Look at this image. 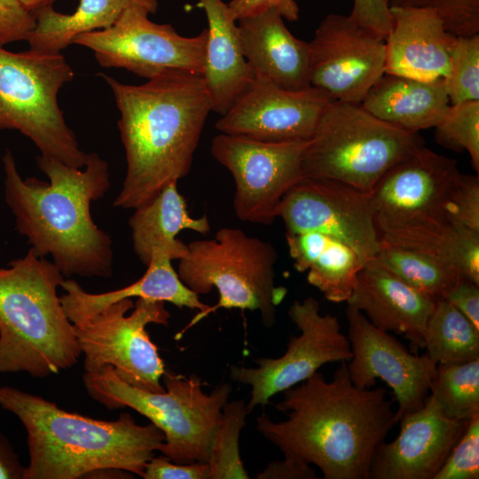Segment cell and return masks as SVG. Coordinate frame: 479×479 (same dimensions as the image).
Segmentation results:
<instances>
[{
  "label": "cell",
  "mask_w": 479,
  "mask_h": 479,
  "mask_svg": "<svg viewBox=\"0 0 479 479\" xmlns=\"http://www.w3.org/2000/svg\"><path fill=\"white\" fill-rule=\"evenodd\" d=\"M333 376L316 372L283 391L274 407L287 419L274 422L263 413L256 429L284 455L317 466L325 479H370L373 454L397 424L393 402L381 387L354 385L347 362Z\"/></svg>",
  "instance_id": "obj_1"
},
{
  "label": "cell",
  "mask_w": 479,
  "mask_h": 479,
  "mask_svg": "<svg viewBox=\"0 0 479 479\" xmlns=\"http://www.w3.org/2000/svg\"><path fill=\"white\" fill-rule=\"evenodd\" d=\"M120 113L126 173L114 206L135 209L191 170L212 103L202 75L164 72L140 85L98 74Z\"/></svg>",
  "instance_id": "obj_2"
},
{
  "label": "cell",
  "mask_w": 479,
  "mask_h": 479,
  "mask_svg": "<svg viewBox=\"0 0 479 479\" xmlns=\"http://www.w3.org/2000/svg\"><path fill=\"white\" fill-rule=\"evenodd\" d=\"M4 198L18 232L40 256H51L65 278H109L114 269L111 237L94 223L90 205L110 188L107 161L88 153L83 168L39 155L36 163L49 182L22 178L14 156L2 157Z\"/></svg>",
  "instance_id": "obj_3"
},
{
  "label": "cell",
  "mask_w": 479,
  "mask_h": 479,
  "mask_svg": "<svg viewBox=\"0 0 479 479\" xmlns=\"http://www.w3.org/2000/svg\"><path fill=\"white\" fill-rule=\"evenodd\" d=\"M0 406L16 415L27 434L24 479L87 478L104 468L142 477L165 440L154 424L138 425L129 413L112 421L95 420L8 386L0 388Z\"/></svg>",
  "instance_id": "obj_4"
},
{
  "label": "cell",
  "mask_w": 479,
  "mask_h": 479,
  "mask_svg": "<svg viewBox=\"0 0 479 479\" xmlns=\"http://www.w3.org/2000/svg\"><path fill=\"white\" fill-rule=\"evenodd\" d=\"M65 279L31 247L0 267V373L44 378L77 363L75 326L57 294Z\"/></svg>",
  "instance_id": "obj_5"
},
{
  "label": "cell",
  "mask_w": 479,
  "mask_h": 479,
  "mask_svg": "<svg viewBox=\"0 0 479 479\" xmlns=\"http://www.w3.org/2000/svg\"><path fill=\"white\" fill-rule=\"evenodd\" d=\"M82 381L89 396L106 408L130 407L149 419L165 436L159 452L177 464L208 463L223 407L232 389L224 383L206 394L198 375L165 370L161 377L165 391H147L123 381L109 365L96 373L85 372Z\"/></svg>",
  "instance_id": "obj_6"
},
{
  "label": "cell",
  "mask_w": 479,
  "mask_h": 479,
  "mask_svg": "<svg viewBox=\"0 0 479 479\" xmlns=\"http://www.w3.org/2000/svg\"><path fill=\"white\" fill-rule=\"evenodd\" d=\"M274 246L238 228L224 227L210 240L192 241L178 261L177 275L197 294L216 288V304L197 313L178 335L216 310L240 309L259 311L265 327L273 326L277 307L287 289L275 286Z\"/></svg>",
  "instance_id": "obj_7"
},
{
  "label": "cell",
  "mask_w": 479,
  "mask_h": 479,
  "mask_svg": "<svg viewBox=\"0 0 479 479\" xmlns=\"http://www.w3.org/2000/svg\"><path fill=\"white\" fill-rule=\"evenodd\" d=\"M422 146L418 132L385 122L360 105L332 100L303 152L302 175L371 192L393 166Z\"/></svg>",
  "instance_id": "obj_8"
},
{
  "label": "cell",
  "mask_w": 479,
  "mask_h": 479,
  "mask_svg": "<svg viewBox=\"0 0 479 479\" xmlns=\"http://www.w3.org/2000/svg\"><path fill=\"white\" fill-rule=\"evenodd\" d=\"M75 72L60 53L0 47V130H15L40 154L83 168L88 153L78 144L59 106L62 87Z\"/></svg>",
  "instance_id": "obj_9"
},
{
  "label": "cell",
  "mask_w": 479,
  "mask_h": 479,
  "mask_svg": "<svg viewBox=\"0 0 479 479\" xmlns=\"http://www.w3.org/2000/svg\"><path fill=\"white\" fill-rule=\"evenodd\" d=\"M457 161L422 146L393 166L370 192L380 239L402 243L442 232Z\"/></svg>",
  "instance_id": "obj_10"
},
{
  "label": "cell",
  "mask_w": 479,
  "mask_h": 479,
  "mask_svg": "<svg viewBox=\"0 0 479 479\" xmlns=\"http://www.w3.org/2000/svg\"><path fill=\"white\" fill-rule=\"evenodd\" d=\"M170 318L165 302L126 298L91 318L74 324L84 370L96 373L109 365L123 381L152 392H164L161 381L165 365L145 327L168 326Z\"/></svg>",
  "instance_id": "obj_11"
},
{
  "label": "cell",
  "mask_w": 479,
  "mask_h": 479,
  "mask_svg": "<svg viewBox=\"0 0 479 479\" xmlns=\"http://www.w3.org/2000/svg\"><path fill=\"white\" fill-rule=\"evenodd\" d=\"M149 14L143 7L128 8L110 27L80 34L72 44L91 50L103 67L124 68L147 80L169 70L202 75L207 27L183 36L170 24L152 21Z\"/></svg>",
  "instance_id": "obj_12"
},
{
  "label": "cell",
  "mask_w": 479,
  "mask_h": 479,
  "mask_svg": "<svg viewBox=\"0 0 479 479\" xmlns=\"http://www.w3.org/2000/svg\"><path fill=\"white\" fill-rule=\"evenodd\" d=\"M288 316L301 334L290 335L287 350L279 357L255 360V368L232 365L231 378L251 387L248 414L271 397L310 378L324 365L348 362L351 349L348 336L341 330L338 318L322 314L314 297L294 301Z\"/></svg>",
  "instance_id": "obj_13"
},
{
  "label": "cell",
  "mask_w": 479,
  "mask_h": 479,
  "mask_svg": "<svg viewBox=\"0 0 479 479\" xmlns=\"http://www.w3.org/2000/svg\"><path fill=\"white\" fill-rule=\"evenodd\" d=\"M309 140L266 142L219 133L211 154L235 182L233 208L243 222L271 225L286 193L302 178V160Z\"/></svg>",
  "instance_id": "obj_14"
},
{
  "label": "cell",
  "mask_w": 479,
  "mask_h": 479,
  "mask_svg": "<svg viewBox=\"0 0 479 479\" xmlns=\"http://www.w3.org/2000/svg\"><path fill=\"white\" fill-rule=\"evenodd\" d=\"M287 232H314L354 248L365 261L376 256L380 235L370 192L344 183L303 177L283 197L278 208Z\"/></svg>",
  "instance_id": "obj_15"
},
{
  "label": "cell",
  "mask_w": 479,
  "mask_h": 479,
  "mask_svg": "<svg viewBox=\"0 0 479 479\" xmlns=\"http://www.w3.org/2000/svg\"><path fill=\"white\" fill-rule=\"evenodd\" d=\"M309 46L310 86L333 100L360 105L385 73V40L349 15L326 16Z\"/></svg>",
  "instance_id": "obj_16"
},
{
  "label": "cell",
  "mask_w": 479,
  "mask_h": 479,
  "mask_svg": "<svg viewBox=\"0 0 479 479\" xmlns=\"http://www.w3.org/2000/svg\"><path fill=\"white\" fill-rule=\"evenodd\" d=\"M348 338L352 357L347 362L351 381L370 389L381 379L397 401L395 420L423 405L430 393L436 364L424 353L410 352L389 333L375 327L359 310L347 306Z\"/></svg>",
  "instance_id": "obj_17"
},
{
  "label": "cell",
  "mask_w": 479,
  "mask_h": 479,
  "mask_svg": "<svg viewBox=\"0 0 479 479\" xmlns=\"http://www.w3.org/2000/svg\"><path fill=\"white\" fill-rule=\"evenodd\" d=\"M332 100L325 91L312 86L289 90L254 78L221 115L216 129L221 133L266 142L309 140Z\"/></svg>",
  "instance_id": "obj_18"
},
{
  "label": "cell",
  "mask_w": 479,
  "mask_h": 479,
  "mask_svg": "<svg viewBox=\"0 0 479 479\" xmlns=\"http://www.w3.org/2000/svg\"><path fill=\"white\" fill-rule=\"evenodd\" d=\"M399 421L398 436L377 447L370 479H434L469 420L448 416L438 399L429 393L422 406L404 414Z\"/></svg>",
  "instance_id": "obj_19"
},
{
  "label": "cell",
  "mask_w": 479,
  "mask_h": 479,
  "mask_svg": "<svg viewBox=\"0 0 479 479\" xmlns=\"http://www.w3.org/2000/svg\"><path fill=\"white\" fill-rule=\"evenodd\" d=\"M436 302L402 280L376 256L364 263L347 301L378 329L405 338L413 353L424 349L427 324Z\"/></svg>",
  "instance_id": "obj_20"
},
{
  "label": "cell",
  "mask_w": 479,
  "mask_h": 479,
  "mask_svg": "<svg viewBox=\"0 0 479 479\" xmlns=\"http://www.w3.org/2000/svg\"><path fill=\"white\" fill-rule=\"evenodd\" d=\"M390 13L385 73L425 81L444 79L457 36L446 30L430 9L390 6Z\"/></svg>",
  "instance_id": "obj_21"
},
{
  "label": "cell",
  "mask_w": 479,
  "mask_h": 479,
  "mask_svg": "<svg viewBox=\"0 0 479 479\" xmlns=\"http://www.w3.org/2000/svg\"><path fill=\"white\" fill-rule=\"evenodd\" d=\"M237 22L242 52L254 78L289 90L310 86L309 43L296 38L277 11L267 10Z\"/></svg>",
  "instance_id": "obj_22"
},
{
  "label": "cell",
  "mask_w": 479,
  "mask_h": 479,
  "mask_svg": "<svg viewBox=\"0 0 479 479\" xmlns=\"http://www.w3.org/2000/svg\"><path fill=\"white\" fill-rule=\"evenodd\" d=\"M208 20L202 77L212 111L224 114L247 89L254 75L242 52L237 20L223 0H197Z\"/></svg>",
  "instance_id": "obj_23"
},
{
  "label": "cell",
  "mask_w": 479,
  "mask_h": 479,
  "mask_svg": "<svg viewBox=\"0 0 479 479\" xmlns=\"http://www.w3.org/2000/svg\"><path fill=\"white\" fill-rule=\"evenodd\" d=\"M171 262L166 256L154 255L139 279L122 288L100 294L88 293L76 280L65 279L61 287L66 293L59 296L61 304L73 324L84 322L109 305L133 297L168 302L180 309L203 313L209 305L182 282Z\"/></svg>",
  "instance_id": "obj_24"
},
{
  "label": "cell",
  "mask_w": 479,
  "mask_h": 479,
  "mask_svg": "<svg viewBox=\"0 0 479 479\" xmlns=\"http://www.w3.org/2000/svg\"><path fill=\"white\" fill-rule=\"evenodd\" d=\"M451 103L444 80H419L384 73L360 106L372 115L402 130L434 128Z\"/></svg>",
  "instance_id": "obj_25"
},
{
  "label": "cell",
  "mask_w": 479,
  "mask_h": 479,
  "mask_svg": "<svg viewBox=\"0 0 479 479\" xmlns=\"http://www.w3.org/2000/svg\"><path fill=\"white\" fill-rule=\"evenodd\" d=\"M133 250L145 266L153 255L179 260L187 252V245L177 238L183 230L206 235L210 232L207 215L190 216L185 197L172 183L150 202L134 209L129 219Z\"/></svg>",
  "instance_id": "obj_26"
},
{
  "label": "cell",
  "mask_w": 479,
  "mask_h": 479,
  "mask_svg": "<svg viewBox=\"0 0 479 479\" xmlns=\"http://www.w3.org/2000/svg\"><path fill=\"white\" fill-rule=\"evenodd\" d=\"M286 241L294 269L307 271V281L329 302H347L359 271L365 263L346 243L326 234L286 232Z\"/></svg>",
  "instance_id": "obj_27"
},
{
  "label": "cell",
  "mask_w": 479,
  "mask_h": 479,
  "mask_svg": "<svg viewBox=\"0 0 479 479\" xmlns=\"http://www.w3.org/2000/svg\"><path fill=\"white\" fill-rule=\"evenodd\" d=\"M139 6L150 14L158 9V0H80L71 14L52 6L35 12L36 26L28 40L32 51L59 53L72 44L75 36L113 26L128 9Z\"/></svg>",
  "instance_id": "obj_28"
},
{
  "label": "cell",
  "mask_w": 479,
  "mask_h": 479,
  "mask_svg": "<svg viewBox=\"0 0 479 479\" xmlns=\"http://www.w3.org/2000/svg\"><path fill=\"white\" fill-rule=\"evenodd\" d=\"M426 354L436 365L479 358V329L444 299L436 301L425 333Z\"/></svg>",
  "instance_id": "obj_29"
},
{
  "label": "cell",
  "mask_w": 479,
  "mask_h": 479,
  "mask_svg": "<svg viewBox=\"0 0 479 479\" xmlns=\"http://www.w3.org/2000/svg\"><path fill=\"white\" fill-rule=\"evenodd\" d=\"M376 257L405 283L436 301L444 299L463 277L434 255L381 240Z\"/></svg>",
  "instance_id": "obj_30"
},
{
  "label": "cell",
  "mask_w": 479,
  "mask_h": 479,
  "mask_svg": "<svg viewBox=\"0 0 479 479\" xmlns=\"http://www.w3.org/2000/svg\"><path fill=\"white\" fill-rule=\"evenodd\" d=\"M430 393L452 418L468 420L478 415L479 358L437 365Z\"/></svg>",
  "instance_id": "obj_31"
},
{
  "label": "cell",
  "mask_w": 479,
  "mask_h": 479,
  "mask_svg": "<svg viewBox=\"0 0 479 479\" xmlns=\"http://www.w3.org/2000/svg\"><path fill=\"white\" fill-rule=\"evenodd\" d=\"M248 414L244 400L227 402L216 429L208 461V479H248L240 452V435Z\"/></svg>",
  "instance_id": "obj_32"
},
{
  "label": "cell",
  "mask_w": 479,
  "mask_h": 479,
  "mask_svg": "<svg viewBox=\"0 0 479 479\" xmlns=\"http://www.w3.org/2000/svg\"><path fill=\"white\" fill-rule=\"evenodd\" d=\"M438 144L452 151H467L474 169L479 171V100L450 105L434 127Z\"/></svg>",
  "instance_id": "obj_33"
},
{
  "label": "cell",
  "mask_w": 479,
  "mask_h": 479,
  "mask_svg": "<svg viewBox=\"0 0 479 479\" xmlns=\"http://www.w3.org/2000/svg\"><path fill=\"white\" fill-rule=\"evenodd\" d=\"M444 80L451 105L479 100V34L456 37Z\"/></svg>",
  "instance_id": "obj_34"
},
{
  "label": "cell",
  "mask_w": 479,
  "mask_h": 479,
  "mask_svg": "<svg viewBox=\"0 0 479 479\" xmlns=\"http://www.w3.org/2000/svg\"><path fill=\"white\" fill-rule=\"evenodd\" d=\"M389 5L430 9L457 37L479 34V0H389Z\"/></svg>",
  "instance_id": "obj_35"
},
{
  "label": "cell",
  "mask_w": 479,
  "mask_h": 479,
  "mask_svg": "<svg viewBox=\"0 0 479 479\" xmlns=\"http://www.w3.org/2000/svg\"><path fill=\"white\" fill-rule=\"evenodd\" d=\"M479 478V414L468 425L453 446L434 479Z\"/></svg>",
  "instance_id": "obj_36"
},
{
  "label": "cell",
  "mask_w": 479,
  "mask_h": 479,
  "mask_svg": "<svg viewBox=\"0 0 479 479\" xmlns=\"http://www.w3.org/2000/svg\"><path fill=\"white\" fill-rule=\"evenodd\" d=\"M446 221L454 226L479 232L478 176L459 175L445 204Z\"/></svg>",
  "instance_id": "obj_37"
},
{
  "label": "cell",
  "mask_w": 479,
  "mask_h": 479,
  "mask_svg": "<svg viewBox=\"0 0 479 479\" xmlns=\"http://www.w3.org/2000/svg\"><path fill=\"white\" fill-rule=\"evenodd\" d=\"M36 26L35 14L20 0H0V47L32 36Z\"/></svg>",
  "instance_id": "obj_38"
},
{
  "label": "cell",
  "mask_w": 479,
  "mask_h": 479,
  "mask_svg": "<svg viewBox=\"0 0 479 479\" xmlns=\"http://www.w3.org/2000/svg\"><path fill=\"white\" fill-rule=\"evenodd\" d=\"M349 16L359 26L384 40L392 27L389 0H354Z\"/></svg>",
  "instance_id": "obj_39"
},
{
  "label": "cell",
  "mask_w": 479,
  "mask_h": 479,
  "mask_svg": "<svg viewBox=\"0 0 479 479\" xmlns=\"http://www.w3.org/2000/svg\"><path fill=\"white\" fill-rule=\"evenodd\" d=\"M144 479H208V463L177 464L168 457L153 456L145 465Z\"/></svg>",
  "instance_id": "obj_40"
},
{
  "label": "cell",
  "mask_w": 479,
  "mask_h": 479,
  "mask_svg": "<svg viewBox=\"0 0 479 479\" xmlns=\"http://www.w3.org/2000/svg\"><path fill=\"white\" fill-rule=\"evenodd\" d=\"M228 4L235 20L267 10L277 11L283 19L295 21L299 19V6L295 0H231Z\"/></svg>",
  "instance_id": "obj_41"
},
{
  "label": "cell",
  "mask_w": 479,
  "mask_h": 479,
  "mask_svg": "<svg viewBox=\"0 0 479 479\" xmlns=\"http://www.w3.org/2000/svg\"><path fill=\"white\" fill-rule=\"evenodd\" d=\"M444 299L452 304L479 329V285L461 277Z\"/></svg>",
  "instance_id": "obj_42"
},
{
  "label": "cell",
  "mask_w": 479,
  "mask_h": 479,
  "mask_svg": "<svg viewBox=\"0 0 479 479\" xmlns=\"http://www.w3.org/2000/svg\"><path fill=\"white\" fill-rule=\"evenodd\" d=\"M256 479H315L317 474L310 464L291 456L284 455L282 460L270 462L255 477Z\"/></svg>",
  "instance_id": "obj_43"
},
{
  "label": "cell",
  "mask_w": 479,
  "mask_h": 479,
  "mask_svg": "<svg viewBox=\"0 0 479 479\" xmlns=\"http://www.w3.org/2000/svg\"><path fill=\"white\" fill-rule=\"evenodd\" d=\"M25 468L8 439L0 433V479H24Z\"/></svg>",
  "instance_id": "obj_44"
},
{
  "label": "cell",
  "mask_w": 479,
  "mask_h": 479,
  "mask_svg": "<svg viewBox=\"0 0 479 479\" xmlns=\"http://www.w3.org/2000/svg\"><path fill=\"white\" fill-rule=\"evenodd\" d=\"M20 3L30 12H35L52 6L57 0H20Z\"/></svg>",
  "instance_id": "obj_45"
},
{
  "label": "cell",
  "mask_w": 479,
  "mask_h": 479,
  "mask_svg": "<svg viewBox=\"0 0 479 479\" xmlns=\"http://www.w3.org/2000/svg\"></svg>",
  "instance_id": "obj_46"
}]
</instances>
